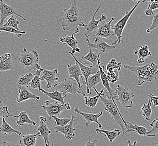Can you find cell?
Here are the masks:
<instances>
[{"mask_svg":"<svg viewBox=\"0 0 158 146\" xmlns=\"http://www.w3.org/2000/svg\"><path fill=\"white\" fill-rule=\"evenodd\" d=\"M1 146H21L19 144H16V143L10 142H3V143L2 144Z\"/></svg>","mask_w":158,"mask_h":146,"instance_id":"obj_45","label":"cell"},{"mask_svg":"<svg viewBox=\"0 0 158 146\" xmlns=\"http://www.w3.org/2000/svg\"><path fill=\"white\" fill-rule=\"evenodd\" d=\"M152 101L150 99H149L148 103L147 104H143V106L141 108L143 111V117L145 118L146 121H149L150 120L151 116L152 114Z\"/></svg>","mask_w":158,"mask_h":146,"instance_id":"obj_34","label":"cell"},{"mask_svg":"<svg viewBox=\"0 0 158 146\" xmlns=\"http://www.w3.org/2000/svg\"><path fill=\"white\" fill-rule=\"evenodd\" d=\"M39 55L35 51H27L26 48H24L20 52L18 61L23 69L35 71L41 67L39 64Z\"/></svg>","mask_w":158,"mask_h":146,"instance_id":"obj_4","label":"cell"},{"mask_svg":"<svg viewBox=\"0 0 158 146\" xmlns=\"http://www.w3.org/2000/svg\"><path fill=\"white\" fill-rule=\"evenodd\" d=\"M40 125L37 128V131H38V133H40L39 137H42L43 138L45 146H47L48 144H49V135L51 134V131L49 129L46 124L47 119L46 118L40 116Z\"/></svg>","mask_w":158,"mask_h":146,"instance_id":"obj_19","label":"cell"},{"mask_svg":"<svg viewBox=\"0 0 158 146\" xmlns=\"http://www.w3.org/2000/svg\"><path fill=\"white\" fill-rule=\"evenodd\" d=\"M62 17L61 27L66 32L71 31L75 32L78 27H85V24L82 22L76 0H73L69 9H64L61 13Z\"/></svg>","mask_w":158,"mask_h":146,"instance_id":"obj_1","label":"cell"},{"mask_svg":"<svg viewBox=\"0 0 158 146\" xmlns=\"http://www.w3.org/2000/svg\"><path fill=\"white\" fill-rule=\"evenodd\" d=\"M149 99L151 100L152 102L153 105L152 107H154L155 106H158V96H154L153 94H150L148 96Z\"/></svg>","mask_w":158,"mask_h":146,"instance_id":"obj_43","label":"cell"},{"mask_svg":"<svg viewBox=\"0 0 158 146\" xmlns=\"http://www.w3.org/2000/svg\"><path fill=\"white\" fill-rule=\"evenodd\" d=\"M43 72V68L40 67L37 70L35 71V73L34 74L33 79H32L31 82L29 84V86L33 89H38L40 90L41 88V83L42 81L40 79V74Z\"/></svg>","mask_w":158,"mask_h":146,"instance_id":"obj_33","label":"cell"},{"mask_svg":"<svg viewBox=\"0 0 158 146\" xmlns=\"http://www.w3.org/2000/svg\"><path fill=\"white\" fill-rule=\"evenodd\" d=\"M2 100H3L2 98L0 100V117L5 119H7L11 115L9 111L7 106H3Z\"/></svg>","mask_w":158,"mask_h":146,"instance_id":"obj_40","label":"cell"},{"mask_svg":"<svg viewBox=\"0 0 158 146\" xmlns=\"http://www.w3.org/2000/svg\"><path fill=\"white\" fill-rule=\"evenodd\" d=\"M96 132L97 134H104L107 137L110 142H112L117 137H119L121 134L122 131L118 129H114V131H109L104 130L102 129H97Z\"/></svg>","mask_w":158,"mask_h":146,"instance_id":"obj_32","label":"cell"},{"mask_svg":"<svg viewBox=\"0 0 158 146\" xmlns=\"http://www.w3.org/2000/svg\"><path fill=\"white\" fill-rule=\"evenodd\" d=\"M84 99L85 100V105L88 107L89 109H93L96 106L99 99V96L98 94L93 97L85 96L84 97Z\"/></svg>","mask_w":158,"mask_h":146,"instance_id":"obj_35","label":"cell"},{"mask_svg":"<svg viewBox=\"0 0 158 146\" xmlns=\"http://www.w3.org/2000/svg\"><path fill=\"white\" fill-rule=\"evenodd\" d=\"M102 82V80L100 78V71H98L97 73L94 75H92L89 77L86 82L85 84L86 85V92L88 94H91V89L94 88L98 84Z\"/></svg>","mask_w":158,"mask_h":146,"instance_id":"obj_25","label":"cell"},{"mask_svg":"<svg viewBox=\"0 0 158 146\" xmlns=\"http://www.w3.org/2000/svg\"><path fill=\"white\" fill-rule=\"evenodd\" d=\"M69 54L73 56L74 60L78 64L79 67H80L82 76L85 79L84 82H82V84H85V83L86 82V81H87V80L88 79L89 76H91L92 75H94L95 74L97 73L98 71H99V67H95L93 65L90 66V67H88L85 65L84 62H82L81 61H79V60H77V58L75 56L74 54H72V52H69Z\"/></svg>","mask_w":158,"mask_h":146,"instance_id":"obj_15","label":"cell"},{"mask_svg":"<svg viewBox=\"0 0 158 146\" xmlns=\"http://www.w3.org/2000/svg\"><path fill=\"white\" fill-rule=\"evenodd\" d=\"M11 116L14 117V118H19V120L16 122V125L17 127L19 126H22L24 125L25 124H29L33 127L34 126H35L37 123L33 120H31L29 116L27 115V113L25 111H21L20 113L19 114V115H11Z\"/></svg>","mask_w":158,"mask_h":146,"instance_id":"obj_26","label":"cell"},{"mask_svg":"<svg viewBox=\"0 0 158 146\" xmlns=\"http://www.w3.org/2000/svg\"><path fill=\"white\" fill-rule=\"evenodd\" d=\"M101 6H99L98 7L95 12H94V15L93 16L91 20L89 21L88 24L85 25L84 28V36H86V38H89L90 36L92 33L95 31H97L98 28L99 27V25L101 22L104 21L106 19V16L103 13L102 14V16L99 20H95V15L97 14L99 10H100Z\"/></svg>","mask_w":158,"mask_h":146,"instance_id":"obj_13","label":"cell"},{"mask_svg":"<svg viewBox=\"0 0 158 146\" xmlns=\"http://www.w3.org/2000/svg\"><path fill=\"white\" fill-rule=\"evenodd\" d=\"M40 133L26 134L21 137L19 140V144L21 146H35L37 141V138Z\"/></svg>","mask_w":158,"mask_h":146,"instance_id":"obj_27","label":"cell"},{"mask_svg":"<svg viewBox=\"0 0 158 146\" xmlns=\"http://www.w3.org/2000/svg\"><path fill=\"white\" fill-rule=\"evenodd\" d=\"M137 143V141H135L134 143H132L130 140H128L127 142V143L128 144L127 146H136Z\"/></svg>","mask_w":158,"mask_h":146,"instance_id":"obj_46","label":"cell"},{"mask_svg":"<svg viewBox=\"0 0 158 146\" xmlns=\"http://www.w3.org/2000/svg\"><path fill=\"white\" fill-rule=\"evenodd\" d=\"M19 24H20V22L17 20V19L12 16L10 17V18L8 19V20L7 21L6 23H5L2 26L12 28L17 31H21L20 29V28L18 27Z\"/></svg>","mask_w":158,"mask_h":146,"instance_id":"obj_38","label":"cell"},{"mask_svg":"<svg viewBox=\"0 0 158 146\" xmlns=\"http://www.w3.org/2000/svg\"><path fill=\"white\" fill-rule=\"evenodd\" d=\"M126 126L129 132H136L140 135L145 136L148 133V129L146 128L135 124L133 125L130 122L126 121Z\"/></svg>","mask_w":158,"mask_h":146,"instance_id":"obj_30","label":"cell"},{"mask_svg":"<svg viewBox=\"0 0 158 146\" xmlns=\"http://www.w3.org/2000/svg\"><path fill=\"white\" fill-rule=\"evenodd\" d=\"M90 138H91V135H90L88 137V141L87 142V143L86 144L85 146H97L95 145V143L97 142H98L99 140H94L93 142L90 141Z\"/></svg>","mask_w":158,"mask_h":146,"instance_id":"obj_44","label":"cell"},{"mask_svg":"<svg viewBox=\"0 0 158 146\" xmlns=\"http://www.w3.org/2000/svg\"><path fill=\"white\" fill-rule=\"evenodd\" d=\"M39 91L43 93L46 96H47L49 98L56 100L57 102H60L62 105L65 104L64 102V99L65 98V97H66L67 95L62 94L61 92L57 91L56 90H55V91L52 92H48L46 91L45 90H44L43 89L40 88Z\"/></svg>","mask_w":158,"mask_h":146,"instance_id":"obj_28","label":"cell"},{"mask_svg":"<svg viewBox=\"0 0 158 146\" xmlns=\"http://www.w3.org/2000/svg\"><path fill=\"white\" fill-rule=\"evenodd\" d=\"M89 52L87 55L81 58V60H85L90 62L92 64V65L95 67H99L101 63L100 60V54L99 52L93 51L90 47H88Z\"/></svg>","mask_w":158,"mask_h":146,"instance_id":"obj_23","label":"cell"},{"mask_svg":"<svg viewBox=\"0 0 158 146\" xmlns=\"http://www.w3.org/2000/svg\"><path fill=\"white\" fill-rule=\"evenodd\" d=\"M2 32H5L12 34L14 35H15L18 38L21 37L23 34H26L25 31H17L12 28L9 27H0V33Z\"/></svg>","mask_w":158,"mask_h":146,"instance_id":"obj_37","label":"cell"},{"mask_svg":"<svg viewBox=\"0 0 158 146\" xmlns=\"http://www.w3.org/2000/svg\"><path fill=\"white\" fill-rule=\"evenodd\" d=\"M67 68L70 78H73V79H75L76 80V82L77 83V84L79 85V91H80L82 93V96L84 97L86 95L82 90V86L80 84V81L79 80V78L81 76L82 82L84 81V79H83V76H82V74L81 72V70H80L79 65L77 62H75V64H73V65L67 64Z\"/></svg>","mask_w":158,"mask_h":146,"instance_id":"obj_16","label":"cell"},{"mask_svg":"<svg viewBox=\"0 0 158 146\" xmlns=\"http://www.w3.org/2000/svg\"><path fill=\"white\" fill-rule=\"evenodd\" d=\"M33 78L34 74L31 73L19 76L16 82L17 87H29V84Z\"/></svg>","mask_w":158,"mask_h":146,"instance_id":"obj_29","label":"cell"},{"mask_svg":"<svg viewBox=\"0 0 158 146\" xmlns=\"http://www.w3.org/2000/svg\"><path fill=\"white\" fill-rule=\"evenodd\" d=\"M123 67L134 72L137 75V85L139 86H141L144 83L152 82L158 75V64H155L153 62L140 67H131L125 65Z\"/></svg>","mask_w":158,"mask_h":146,"instance_id":"obj_2","label":"cell"},{"mask_svg":"<svg viewBox=\"0 0 158 146\" xmlns=\"http://www.w3.org/2000/svg\"><path fill=\"white\" fill-rule=\"evenodd\" d=\"M14 15L21 18L24 21L27 20L26 19L21 15V14L16 11L13 6L7 5L3 1H0V27L4 24V21L7 17H11Z\"/></svg>","mask_w":158,"mask_h":146,"instance_id":"obj_11","label":"cell"},{"mask_svg":"<svg viewBox=\"0 0 158 146\" xmlns=\"http://www.w3.org/2000/svg\"><path fill=\"white\" fill-rule=\"evenodd\" d=\"M86 41L88 43V47H90L91 49H95L100 55L104 53L110 52L113 49H116L117 46L118 45L117 44L115 45H110L107 44V40L99 37H96L94 43L90 42L88 38H86Z\"/></svg>","mask_w":158,"mask_h":146,"instance_id":"obj_9","label":"cell"},{"mask_svg":"<svg viewBox=\"0 0 158 146\" xmlns=\"http://www.w3.org/2000/svg\"><path fill=\"white\" fill-rule=\"evenodd\" d=\"M29 87H19L18 88L19 92L18 97L16 99V101L18 105H20L22 102L30 99H33L36 102L39 101L40 97L33 93H31L28 89Z\"/></svg>","mask_w":158,"mask_h":146,"instance_id":"obj_21","label":"cell"},{"mask_svg":"<svg viewBox=\"0 0 158 146\" xmlns=\"http://www.w3.org/2000/svg\"><path fill=\"white\" fill-rule=\"evenodd\" d=\"M42 108L46 110L49 120H51L53 116H58L64 110H71V106L69 103L62 105L57 101L52 103L48 100L45 102L44 105L42 106Z\"/></svg>","mask_w":158,"mask_h":146,"instance_id":"obj_8","label":"cell"},{"mask_svg":"<svg viewBox=\"0 0 158 146\" xmlns=\"http://www.w3.org/2000/svg\"><path fill=\"white\" fill-rule=\"evenodd\" d=\"M52 146H54V144H53V142L52 141ZM50 146V145H49V144H48V146Z\"/></svg>","mask_w":158,"mask_h":146,"instance_id":"obj_47","label":"cell"},{"mask_svg":"<svg viewBox=\"0 0 158 146\" xmlns=\"http://www.w3.org/2000/svg\"><path fill=\"white\" fill-rule=\"evenodd\" d=\"M54 87L56 91L64 95H67V93L76 95L77 93L82 94V93L79 91V85L77 83L75 79L71 78L64 79L62 82L60 83L56 84Z\"/></svg>","mask_w":158,"mask_h":146,"instance_id":"obj_7","label":"cell"},{"mask_svg":"<svg viewBox=\"0 0 158 146\" xmlns=\"http://www.w3.org/2000/svg\"><path fill=\"white\" fill-rule=\"evenodd\" d=\"M150 126L152 127V129L150 131H148L146 136L148 137H154L158 133V118L153 120V122L150 124Z\"/></svg>","mask_w":158,"mask_h":146,"instance_id":"obj_39","label":"cell"},{"mask_svg":"<svg viewBox=\"0 0 158 146\" xmlns=\"http://www.w3.org/2000/svg\"><path fill=\"white\" fill-rule=\"evenodd\" d=\"M2 125L0 127V133L3 135H7V134H16L18 135H21V132L19 131L18 130L14 129L12 128L10 125L7 122L5 118H2Z\"/></svg>","mask_w":158,"mask_h":146,"instance_id":"obj_31","label":"cell"},{"mask_svg":"<svg viewBox=\"0 0 158 146\" xmlns=\"http://www.w3.org/2000/svg\"><path fill=\"white\" fill-rule=\"evenodd\" d=\"M79 32H80L79 29H77L76 31L72 33L71 36H66L64 37H61L60 38V41H61V42L63 43L65 45L69 46L72 49V52H71L73 54H74L75 52L80 53L81 52L80 49H79L77 46L79 41L76 40L75 37V35L76 34L78 33Z\"/></svg>","mask_w":158,"mask_h":146,"instance_id":"obj_18","label":"cell"},{"mask_svg":"<svg viewBox=\"0 0 158 146\" xmlns=\"http://www.w3.org/2000/svg\"><path fill=\"white\" fill-rule=\"evenodd\" d=\"M77 118V116H71V122L66 126L60 127V126H55L53 128L56 133H60L64 134L66 139L68 140H73L75 137V131H76V128L73 127V122L75 121V119Z\"/></svg>","mask_w":158,"mask_h":146,"instance_id":"obj_14","label":"cell"},{"mask_svg":"<svg viewBox=\"0 0 158 146\" xmlns=\"http://www.w3.org/2000/svg\"><path fill=\"white\" fill-rule=\"evenodd\" d=\"M121 62H118L116 59L113 58L108 63L106 67V77L108 82L115 83L118 80L121 68Z\"/></svg>","mask_w":158,"mask_h":146,"instance_id":"obj_10","label":"cell"},{"mask_svg":"<svg viewBox=\"0 0 158 146\" xmlns=\"http://www.w3.org/2000/svg\"><path fill=\"white\" fill-rule=\"evenodd\" d=\"M156 146H158V143H156Z\"/></svg>","mask_w":158,"mask_h":146,"instance_id":"obj_48","label":"cell"},{"mask_svg":"<svg viewBox=\"0 0 158 146\" xmlns=\"http://www.w3.org/2000/svg\"><path fill=\"white\" fill-rule=\"evenodd\" d=\"M15 67L12 62L10 54L7 53L0 56V71L4 72L9 70H14Z\"/></svg>","mask_w":158,"mask_h":146,"instance_id":"obj_22","label":"cell"},{"mask_svg":"<svg viewBox=\"0 0 158 146\" xmlns=\"http://www.w3.org/2000/svg\"><path fill=\"white\" fill-rule=\"evenodd\" d=\"M135 97L133 92L130 91L123 86L117 85V89H114V100L119 101L122 106L125 109L133 106L132 98Z\"/></svg>","mask_w":158,"mask_h":146,"instance_id":"obj_5","label":"cell"},{"mask_svg":"<svg viewBox=\"0 0 158 146\" xmlns=\"http://www.w3.org/2000/svg\"><path fill=\"white\" fill-rule=\"evenodd\" d=\"M93 89H94L95 92L97 93V94L99 95L100 100L103 102L104 106L105 107L104 110L110 113L112 117V119H113L116 122V123L118 124L121 128L122 133V137H124L125 134L127 133H128V131L126 126V121L123 119L121 114L119 112L118 107L117 106L116 102H114L113 101L112 98L109 95L106 94L105 96L106 98H104L101 95V91L99 93L95 88Z\"/></svg>","mask_w":158,"mask_h":146,"instance_id":"obj_3","label":"cell"},{"mask_svg":"<svg viewBox=\"0 0 158 146\" xmlns=\"http://www.w3.org/2000/svg\"><path fill=\"white\" fill-rule=\"evenodd\" d=\"M143 2H149V6L148 9L145 11V15L147 16L152 15L153 14V11L155 10H158V1H143Z\"/></svg>","mask_w":158,"mask_h":146,"instance_id":"obj_36","label":"cell"},{"mask_svg":"<svg viewBox=\"0 0 158 146\" xmlns=\"http://www.w3.org/2000/svg\"><path fill=\"white\" fill-rule=\"evenodd\" d=\"M74 111L78 114L79 115H81L86 120L85 125L86 128H88L89 125L91 122H95L98 125H99V127L100 129L102 128V125L99 122H98V119L100 118L101 116L103 115V111H100V113L97 114H87V113H83L81 111H80L77 107L74 108Z\"/></svg>","mask_w":158,"mask_h":146,"instance_id":"obj_20","label":"cell"},{"mask_svg":"<svg viewBox=\"0 0 158 146\" xmlns=\"http://www.w3.org/2000/svg\"><path fill=\"white\" fill-rule=\"evenodd\" d=\"M55 120V126H60V127H64L67 125L71 120V119L69 118H64V119H60L58 117L53 116L52 117Z\"/></svg>","mask_w":158,"mask_h":146,"instance_id":"obj_41","label":"cell"},{"mask_svg":"<svg viewBox=\"0 0 158 146\" xmlns=\"http://www.w3.org/2000/svg\"><path fill=\"white\" fill-rule=\"evenodd\" d=\"M114 20V18H112L111 20L108 23H105L104 21L101 22L99 25L96 33L94 34L95 36L102 38L107 41L110 40L112 36L114 35L112 28V23Z\"/></svg>","mask_w":158,"mask_h":146,"instance_id":"obj_12","label":"cell"},{"mask_svg":"<svg viewBox=\"0 0 158 146\" xmlns=\"http://www.w3.org/2000/svg\"><path fill=\"white\" fill-rule=\"evenodd\" d=\"M135 54L137 55L138 64H143L145 62V59L148 57L152 56V52L149 51V47L148 45L141 46L140 49L135 51Z\"/></svg>","mask_w":158,"mask_h":146,"instance_id":"obj_24","label":"cell"},{"mask_svg":"<svg viewBox=\"0 0 158 146\" xmlns=\"http://www.w3.org/2000/svg\"><path fill=\"white\" fill-rule=\"evenodd\" d=\"M43 75L40 77L41 80H45L47 82L46 88L50 89L52 86L56 84V82L58 80L57 77L58 74V70L55 69L53 70H47L43 68Z\"/></svg>","mask_w":158,"mask_h":146,"instance_id":"obj_17","label":"cell"},{"mask_svg":"<svg viewBox=\"0 0 158 146\" xmlns=\"http://www.w3.org/2000/svg\"><path fill=\"white\" fill-rule=\"evenodd\" d=\"M141 1H138L136 2L135 5L133 7V8L130 11H126L124 16L119 20L115 24L112 25V28L114 32V35H116L117 37V44L118 45L120 43L122 42V32L125 29L127 23L129 19L131 17V15L133 14L134 11L136 9L137 6L139 5Z\"/></svg>","mask_w":158,"mask_h":146,"instance_id":"obj_6","label":"cell"},{"mask_svg":"<svg viewBox=\"0 0 158 146\" xmlns=\"http://www.w3.org/2000/svg\"><path fill=\"white\" fill-rule=\"evenodd\" d=\"M158 28V10H156V11L155 12V15L153 16L152 19V24L151 25L150 27L147 29L146 32L147 33H150V32H152V30L155 29L156 28Z\"/></svg>","mask_w":158,"mask_h":146,"instance_id":"obj_42","label":"cell"}]
</instances>
